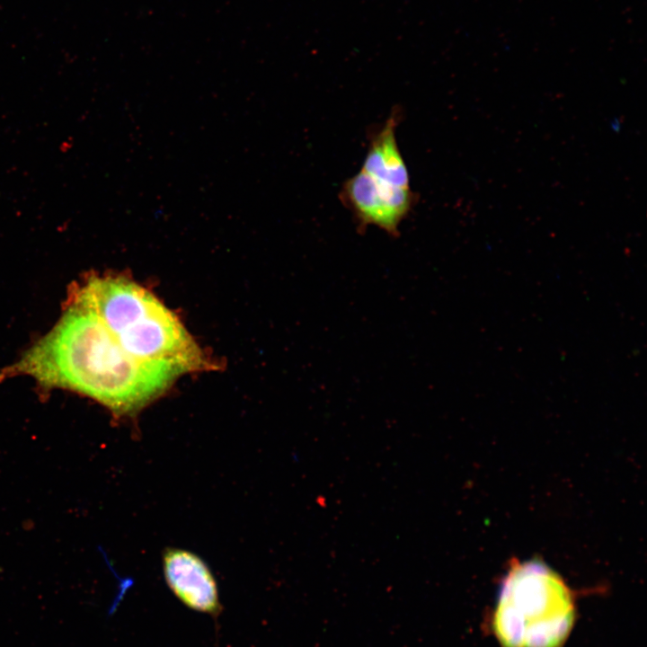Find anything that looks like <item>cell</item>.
Masks as SVG:
<instances>
[{"instance_id": "obj_6", "label": "cell", "mask_w": 647, "mask_h": 647, "mask_svg": "<svg viewBox=\"0 0 647 647\" xmlns=\"http://www.w3.org/2000/svg\"><path fill=\"white\" fill-rule=\"evenodd\" d=\"M399 118L398 109L394 110L384 125L370 136L361 170L381 182L409 189V172L395 136Z\"/></svg>"}, {"instance_id": "obj_4", "label": "cell", "mask_w": 647, "mask_h": 647, "mask_svg": "<svg viewBox=\"0 0 647 647\" xmlns=\"http://www.w3.org/2000/svg\"><path fill=\"white\" fill-rule=\"evenodd\" d=\"M340 199L360 230L376 226L394 236L416 203L417 195L411 188L388 185L360 170L344 182Z\"/></svg>"}, {"instance_id": "obj_3", "label": "cell", "mask_w": 647, "mask_h": 647, "mask_svg": "<svg viewBox=\"0 0 647 647\" xmlns=\"http://www.w3.org/2000/svg\"><path fill=\"white\" fill-rule=\"evenodd\" d=\"M574 619L572 592L559 574L540 561L510 562L492 616L503 647H561Z\"/></svg>"}, {"instance_id": "obj_1", "label": "cell", "mask_w": 647, "mask_h": 647, "mask_svg": "<svg viewBox=\"0 0 647 647\" xmlns=\"http://www.w3.org/2000/svg\"><path fill=\"white\" fill-rule=\"evenodd\" d=\"M182 374L172 363L134 357L92 311L69 304L53 329L1 377L26 375L45 388L75 391L118 417L139 412Z\"/></svg>"}, {"instance_id": "obj_2", "label": "cell", "mask_w": 647, "mask_h": 647, "mask_svg": "<svg viewBox=\"0 0 647 647\" xmlns=\"http://www.w3.org/2000/svg\"><path fill=\"white\" fill-rule=\"evenodd\" d=\"M70 304L92 311L121 347L146 361L172 363L184 373L216 365L178 317L151 292L122 276L88 275Z\"/></svg>"}, {"instance_id": "obj_5", "label": "cell", "mask_w": 647, "mask_h": 647, "mask_svg": "<svg viewBox=\"0 0 647 647\" xmlns=\"http://www.w3.org/2000/svg\"><path fill=\"white\" fill-rule=\"evenodd\" d=\"M165 581L189 608L210 616L221 611L216 580L207 563L184 549L167 548L163 554Z\"/></svg>"}]
</instances>
